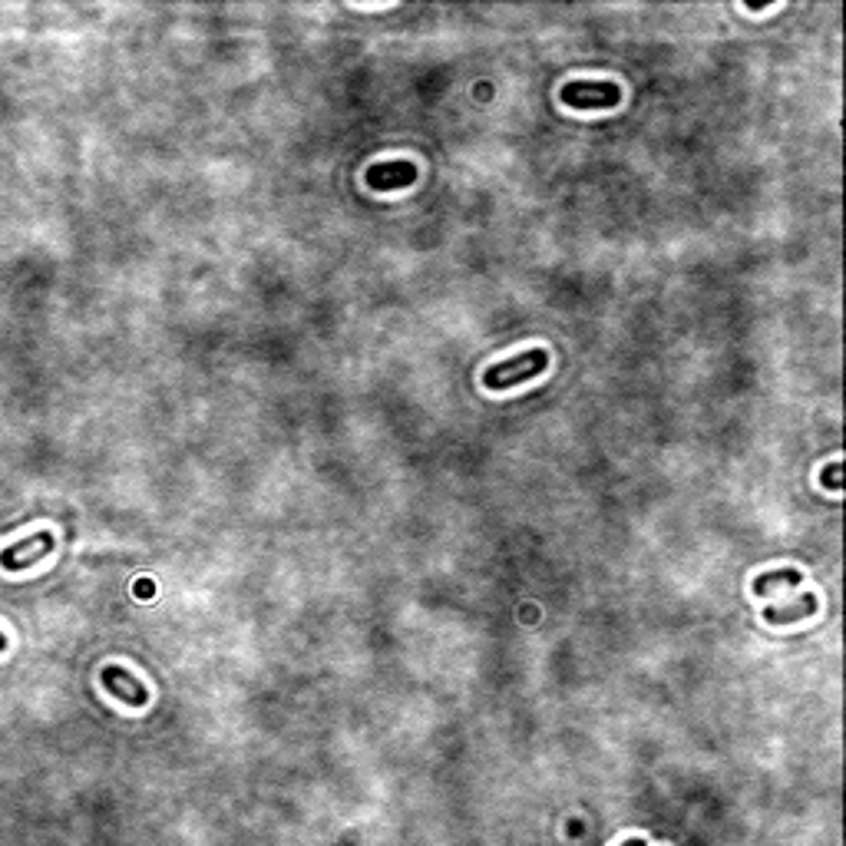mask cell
Wrapping results in <instances>:
<instances>
[{
    "label": "cell",
    "mask_w": 846,
    "mask_h": 846,
    "mask_svg": "<svg viewBox=\"0 0 846 846\" xmlns=\"http://www.w3.org/2000/svg\"><path fill=\"white\" fill-rule=\"evenodd\" d=\"M546 364H549V354L542 351V347H536V351L519 354V357H513V361L490 364L483 374V384L490 390H506V387L523 384V381H529V377L542 374L546 371Z\"/></svg>",
    "instance_id": "cell-1"
},
{
    "label": "cell",
    "mask_w": 846,
    "mask_h": 846,
    "mask_svg": "<svg viewBox=\"0 0 846 846\" xmlns=\"http://www.w3.org/2000/svg\"><path fill=\"white\" fill-rule=\"evenodd\" d=\"M622 100V90L612 80H572L562 86V103L569 110H612Z\"/></svg>",
    "instance_id": "cell-2"
},
{
    "label": "cell",
    "mask_w": 846,
    "mask_h": 846,
    "mask_svg": "<svg viewBox=\"0 0 846 846\" xmlns=\"http://www.w3.org/2000/svg\"><path fill=\"white\" fill-rule=\"evenodd\" d=\"M43 556H53V533L50 529H40V533L14 542V546H7L4 552H0V566L10 569V572L27 569V566H34V562H40Z\"/></svg>",
    "instance_id": "cell-3"
},
{
    "label": "cell",
    "mask_w": 846,
    "mask_h": 846,
    "mask_svg": "<svg viewBox=\"0 0 846 846\" xmlns=\"http://www.w3.org/2000/svg\"><path fill=\"white\" fill-rule=\"evenodd\" d=\"M417 182V166L410 159H394V162H381V166L367 169V186L377 192H390V189H404Z\"/></svg>",
    "instance_id": "cell-4"
},
{
    "label": "cell",
    "mask_w": 846,
    "mask_h": 846,
    "mask_svg": "<svg viewBox=\"0 0 846 846\" xmlns=\"http://www.w3.org/2000/svg\"><path fill=\"white\" fill-rule=\"evenodd\" d=\"M103 685H106V691L113 694V698L133 704V708H143V704H149V691L143 688V681L133 678V671H126V668H119V665H110V668L103 671Z\"/></svg>",
    "instance_id": "cell-5"
},
{
    "label": "cell",
    "mask_w": 846,
    "mask_h": 846,
    "mask_svg": "<svg viewBox=\"0 0 846 846\" xmlns=\"http://www.w3.org/2000/svg\"><path fill=\"white\" fill-rule=\"evenodd\" d=\"M817 605L820 599L817 595H800L797 605H780V609H764V618L767 622H774V625H784V622H800V618H810L813 612H817Z\"/></svg>",
    "instance_id": "cell-6"
},
{
    "label": "cell",
    "mask_w": 846,
    "mask_h": 846,
    "mask_svg": "<svg viewBox=\"0 0 846 846\" xmlns=\"http://www.w3.org/2000/svg\"><path fill=\"white\" fill-rule=\"evenodd\" d=\"M804 582L797 569H777V572H764V576L754 579V595H774L777 589H797Z\"/></svg>",
    "instance_id": "cell-7"
},
{
    "label": "cell",
    "mask_w": 846,
    "mask_h": 846,
    "mask_svg": "<svg viewBox=\"0 0 846 846\" xmlns=\"http://www.w3.org/2000/svg\"><path fill=\"white\" fill-rule=\"evenodd\" d=\"M827 486H833V490H840V463H833L830 470H827Z\"/></svg>",
    "instance_id": "cell-8"
},
{
    "label": "cell",
    "mask_w": 846,
    "mask_h": 846,
    "mask_svg": "<svg viewBox=\"0 0 846 846\" xmlns=\"http://www.w3.org/2000/svg\"><path fill=\"white\" fill-rule=\"evenodd\" d=\"M622 846H648V843H645L642 837H632V840H625Z\"/></svg>",
    "instance_id": "cell-9"
},
{
    "label": "cell",
    "mask_w": 846,
    "mask_h": 846,
    "mask_svg": "<svg viewBox=\"0 0 846 846\" xmlns=\"http://www.w3.org/2000/svg\"><path fill=\"white\" fill-rule=\"evenodd\" d=\"M4 648H7V635H0V652H4Z\"/></svg>",
    "instance_id": "cell-10"
}]
</instances>
